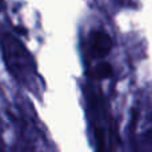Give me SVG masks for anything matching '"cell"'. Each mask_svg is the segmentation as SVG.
<instances>
[{
	"label": "cell",
	"instance_id": "1",
	"mask_svg": "<svg viewBox=\"0 0 152 152\" xmlns=\"http://www.w3.org/2000/svg\"><path fill=\"white\" fill-rule=\"evenodd\" d=\"M112 50V39L104 31H94L89 36V52L94 59H104Z\"/></svg>",
	"mask_w": 152,
	"mask_h": 152
},
{
	"label": "cell",
	"instance_id": "2",
	"mask_svg": "<svg viewBox=\"0 0 152 152\" xmlns=\"http://www.w3.org/2000/svg\"><path fill=\"white\" fill-rule=\"evenodd\" d=\"M112 74H113V68L107 61H102V63L96 64L95 68L91 71V76L95 80H104V79L111 77Z\"/></svg>",
	"mask_w": 152,
	"mask_h": 152
}]
</instances>
